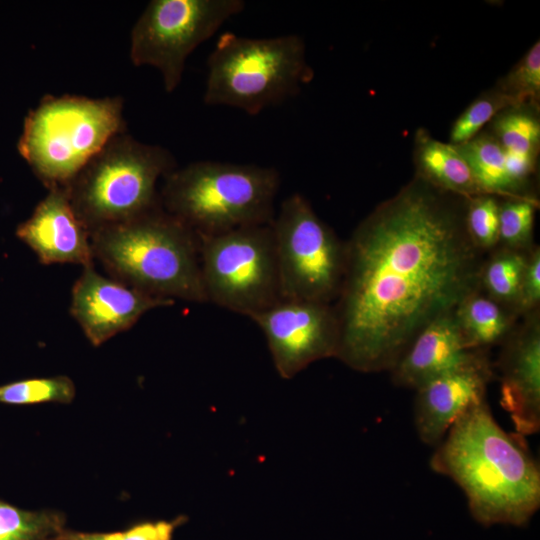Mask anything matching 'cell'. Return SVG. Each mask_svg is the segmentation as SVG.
I'll use <instances>...</instances> for the list:
<instances>
[{
	"instance_id": "3957f363",
	"label": "cell",
	"mask_w": 540,
	"mask_h": 540,
	"mask_svg": "<svg viewBox=\"0 0 540 540\" xmlns=\"http://www.w3.org/2000/svg\"><path fill=\"white\" fill-rule=\"evenodd\" d=\"M94 258L112 278L149 295L207 302L193 230L161 206L90 234Z\"/></svg>"
},
{
	"instance_id": "7a4b0ae2",
	"label": "cell",
	"mask_w": 540,
	"mask_h": 540,
	"mask_svg": "<svg viewBox=\"0 0 540 540\" xmlns=\"http://www.w3.org/2000/svg\"><path fill=\"white\" fill-rule=\"evenodd\" d=\"M524 439L498 424L485 399L452 424L430 467L461 488L478 523L522 526L540 506V469Z\"/></svg>"
},
{
	"instance_id": "f1b7e54d",
	"label": "cell",
	"mask_w": 540,
	"mask_h": 540,
	"mask_svg": "<svg viewBox=\"0 0 540 540\" xmlns=\"http://www.w3.org/2000/svg\"><path fill=\"white\" fill-rule=\"evenodd\" d=\"M540 304V247L534 245L528 252L521 281L518 315L521 317L539 310Z\"/></svg>"
},
{
	"instance_id": "6da1fadb",
	"label": "cell",
	"mask_w": 540,
	"mask_h": 540,
	"mask_svg": "<svg viewBox=\"0 0 540 540\" xmlns=\"http://www.w3.org/2000/svg\"><path fill=\"white\" fill-rule=\"evenodd\" d=\"M467 201L414 176L358 224L333 303L337 359L390 371L425 327L481 288L486 253L468 235Z\"/></svg>"
},
{
	"instance_id": "9a60e30c",
	"label": "cell",
	"mask_w": 540,
	"mask_h": 540,
	"mask_svg": "<svg viewBox=\"0 0 540 540\" xmlns=\"http://www.w3.org/2000/svg\"><path fill=\"white\" fill-rule=\"evenodd\" d=\"M16 236L43 264H93L90 232L76 215L65 187H54L20 223Z\"/></svg>"
},
{
	"instance_id": "d4e9b609",
	"label": "cell",
	"mask_w": 540,
	"mask_h": 540,
	"mask_svg": "<svg viewBox=\"0 0 540 540\" xmlns=\"http://www.w3.org/2000/svg\"><path fill=\"white\" fill-rule=\"evenodd\" d=\"M514 106L539 105L540 42H535L523 57L495 85Z\"/></svg>"
},
{
	"instance_id": "2e32d148",
	"label": "cell",
	"mask_w": 540,
	"mask_h": 540,
	"mask_svg": "<svg viewBox=\"0 0 540 540\" xmlns=\"http://www.w3.org/2000/svg\"><path fill=\"white\" fill-rule=\"evenodd\" d=\"M478 350H470L463 339L454 311L425 327L389 371L392 382L417 389L426 382L469 361Z\"/></svg>"
},
{
	"instance_id": "ffe728a7",
	"label": "cell",
	"mask_w": 540,
	"mask_h": 540,
	"mask_svg": "<svg viewBox=\"0 0 540 540\" xmlns=\"http://www.w3.org/2000/svg\"><path fill=\"white\" fill-rule=\"evenodd\" d=\"M528 252L529 250L523 251L498 245L488 252V257L484 259L481 269V290L517 315L521 281Z\"/></svg>"
},
{
	"instance_id": "ba28073f",
	"label": "cell",
	"mask_w": 540,
	"mask_h": 540,
	"mask_svg": "<svg viewBox=\"0 0 540 540\" xmlns=\"http://www.w3.org/2000/svg\"><path fill=\"white\" fill-rule=\"evenodd\" d=\"M198 238L207 302L252 318L282 300L271 223Z\"/></svg>"
},
{
	"instance_id": "5b68a950",
	"label": "cell",
	"mask_w": 540,
	"mask_h": 540,
	"mask_svg": "<svg viewBox=\"0 0 540 540\" xmlns=\"http://www.w3.org/2000/svg\"><path fill=\"white\" fill-rule=\"evenodd\" d=\"M121 97L46 95L24 120L18 152L49 190L67 187L114 136L126 132Z\"/></svg>"
},
{
	"instance_id": "4fadbf2b",
	"label": "cell",
	"mask_w": 540,
	"mask_h": 540,
	"mask_svg": "<svg viewBox=\"0 0 540 540\" xmlns=\"http://www.w3.org/2000/svg\"><path fill=\"white\" fill-rule=\"evenodd\" d=\"M502 343L497 368L500 404L508 412L514 432L522 437L540 430V314L522 317Z\"/></svg>"
},
{
	"instance_id": "8fae6325",
	"label": "cell",
	"mask_w": 540,
	"mask_h": 540,
	"mask_svg": "<svg viewBox=\"0 0 540 540\" xmlns=\"http://www.w3.org/2000/svg\"><path fill=\"white\" fill-rule=\"evenodd\" d=\"M250 319L264 333L274 366L284 379L315 361L336 358L339 325L333 304L282 299Z\"/></svg>"
},
{
	"instance_id": "484cf974",
	"label": "cell",
	"mask_w": 540,
	"mask_h": 540,
	"mask_svg": "<svg viewBox=\"0 0 540 540\" xmlns=\"http://www.w3.org/2000/svg\"><path fill=\"white\" fill-rule=\"evenodd\" d=\"M514 106L496 86L482 93L459 115L450 131V143L463 144L481 131L504 109Z\"/></svg>"
},
{
	"instance_id": "603a6c76",
	"label": "cell",
	"mask_w": 540,
	"mask_h": 540,
	"mask_svg": "<svg viewBox=\"0 0 540 540\" xmlns=\"http://www.w3.org/2000/svg\"><path fill=\"white\" fill-rule=\"evenodd\" d=\"M75 385L67 376L30 378L0 385V403L31 405L47 402L70 403Z\"/></svg>"
},
{
	"instance_id": "7402d4cb",
	"label": "cell",
	"mask_w": 540,
	"mask_h": 540,
	"mask_svg": "<svg viewBox=\"0 0 540 540\" xmlns=\"http://www.w3.org/2000/svg\"><path fill=\"white\" fill-rule=\"evenodd\" d=\"M61 525L59 514L22 510L0 500V540L55 538L62 531Z\"/></svg>"
},
{
	"instance_id": "7c38bea8",
	"label": "cell",
	"mask_w": 540,
	"mask_h": 540,
	"mask_svg": "<svg viewBox=\"0 0 540 540\" xmlns=\"http://www.w3.org/2000/svg\"><path fill=\"white\" fill-rule=\"evenodd\" d=\"M174 304L83 267L71 295L70 313L93 346L126 331L148 311Z\"/></svg>"
},
{
	"instance_id": "83f0119b",
	"label": "cell",
	"mask_w": 540,
	"mask_h": 540,
	"mask_svg": "<svg viewBox=\"0 0 540 540\" xmlns=\"http://www.w3.org/2000/svg\"><path fill=\"white\" fill-rule=\"evenodd\" d=\"M180 521L145 522L126 531L113 533L61 531L53 540H171Z\"/></svg>"
},
{
	"instance_id": "52a82bcc",
	"label": "cell",
	"mask_w": 540,
	"mask_h": 540,
	"mask_svg": "<svg viewBox=\"0 0 540 540\" xmlns=\"http://www.w3.org/2000/svg\"><path fill=\"white\" fill-rule=\"evenodd\" d=\"M176 167L166 148L123 132L92 157L66 189L76 215L91 234L159 206L157 182Z\"/></svg>"
},
{
	"instance_id": "4316f807",
	"label": "cell",
	"mask_w": 540,
	"mask_h": 540,
	"mask_svg": "<svg viewBox=\"0 0 540 540\" xmlns=\"http://www.w3.org/2000/svg\"><path fill=\"white\" fill-rule=\"evenodd\" d=\"M499 197L480 194L468 199L466 229L472 242L484 253L499 245Z\"/></svg>"
},
{
	"instance_id": "5bb4252c",
	"label": "cell",
	"mask_w": 540,
	"mask_h": 540,
	"mask_svg": "<svg viewBox=\"0 0 540 540\" xmlns=\"http://www.w3.org/2000/svg\"><path fill=\"white\" fill-rule=\"evenodd\" d=\"M494 375L488 350L416 389L414 424L419 439L436 446L471 405L486 399Z\"/></svg>"
},
{
	"instance_id": "d6986e66",
	"label": "cell",
	"mask_w": 540,
	"mask_h": 540,
	"mask_svg": "<svg viewBox=\"0 0 540 540\" xmlns=\"http://www.w3.org/2000/svg\"><path fill=\"white\" fill-rule=\"evenodd\" d=\"M455 146L467 160L485 193L504 199L524 198L510 177L504 149L487 129Z\"/></svg>"
},
{
	"instance_id": "9c48e42d",
	"label": "cell",
	"mask_w": 540,
	"mask_h": 540,
	"mask_svg": "<svg viewBox=\"0 0 540 540\" xmlns=\"http://www.w3.org/2000/svg\"><path fill=\"white\" fill-rule=\"evenodd\" d=\"M271 226L282 299L333 304L344 277L345 242L300 193L282 201Z\"/></svg>"
},
{
	"instance_id": "cb8c5ba5",
	"label": "cell",
	"mask_w": 540,
	"mask_h": 540,
	"mask_svg": "<svg viewBox=\"0 0 540 540\" xmlns=\"http://www.w3.org/2000/svg\"><path fill=\"white\" fill-rule=\"evenodd\" d=\"M538 200L507 198L499 205V245L528 251L533 243V227Z\"/></svg>"
},
{
	"instance_id": "ac0fdd59",
	"label": "cell",
	"mask_w": 540,
	"mask_h": 540,
	"mask_svg": "<svg viewBox=\"0 0 540 540\" xmlns=\"http://www.w3.org/2000/svg\"><path fill=\"white\" fill-rule=\"evenodd\" d=\"M454 316L470 350H488L502 344L520 318L515 312L487 296L481 288L458 304Z\"/></svg>"
},
{
	"instance_id": "30bf717a",
	"label": "cell",
	"mask_w": 540,
	"mask_h": 540,
	"mask_svg": "<svg viewBox=\"0 0 540 540\" xmlns=\"http://www.w3.org/2000/svg\"><path fill=\"white\" fill-rule=\"evenodd\" d=\"M244 8L242 0H152L132 28L130 59L158 69L173 92L188 56Z\"/></svg>"
},
{
	"instance_id": "e0dca14e",
	"label": "cell",
	"mask_w": 540,
	"mask_h": 540,
	"mask_svg": "<svg viewBox=\"0 0 540 540\" xmlns=\"http://www.w3.org/2000/svg\"><path fill=\"white\" fill-rule=\"evenodd\" d=\"M414 163L415 176L440 190L468 199L487 194L457 147L438 141L424 129L416 133Z\"/></svg>"
},
{
	"instance_id": "44dd1931",
	"label": "cell",
	"mask_w": 540,
	"mask_h": 540,
	"mask_svg": "<svg viewBox=\"0 0 540 540\" xmlns=\"http://www.w3.org/2000/svg\"><path fill=\"white\" fill-rule=\"evenodd\" d=\"M506 154L537 160L540 146L539 105L510 106L487 129Z\"/></svg>"
},
{
	"instance_id": "8992f818",
	"label": "cell",
	"mask_w": 540,
	"mask_h": 540,
	"mask_svg": "<svg viewBox=\"0 0 540 540\" xmlns=\"http://www.w3.org/2000/svg\"><path fill=\"white\" fill-rule=\"evenodd\" d=\"M313 77L299 35L250 38L228 31L208 56L203 100L257 115L294 97Z\"/></svg>"
},
{
	"instance_id": "277c9868",
	"label": "cell",
	"mask_w": 540,
	"mask_h": 540,
	"mask_svg": "<svg viewBox=\"0 0 540 540\" xmlns=\"http://www.w3.org/2000/svg\"><path fill=\"white\" fill-rule=\"evenodd\" d=\"M163 181L162 208L198 237L270 224L281 182L273 167L208 160L176 167Z\"/></svg>"
}]
</instances>
